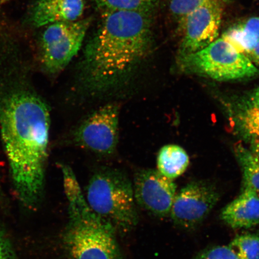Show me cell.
Returning <instances> with one entry per match:
<instances>
[{"label": "cell", "instance_id": "ffe728a7", "mask_svg": "<svg viewBox=\"0 0 259 259\" xmlns=\"http://www.w3.org/2000/svg\"><path fill=\"white\" fill-rule=\"evenodd\" d=\"M0 259H18L7 235L0 228Z\"/></svg>", "mask_w": 259, "mask_h": 259}, {"label": "cell", "instance_id": "ba28073f", "mask_svg": "<svg viewBox=\"0 0 259 259\" xmlns=\"http://www.w3.org/2000/svg\"><path fill=\"white\" fill-rule=\"evenodd\" d=\"M223 14V0H209L187 14L182 20L183 56L203 50L218 38Z\"/></svg>", "mask_w": 259, "mask_h": 259}, {"label": "cell", "instance_id": "603a6c76", "mask_svg": "<svg viewBox=\"0 0 259 259\" xmlns=\"http://www.w3.org/2000/svg\"><path fill=\"white\" fill-rule=\"evenodd\" d=\"M249 56H251L254 62L259 64V41Z\"/></svg>", "mask_w": 259, "mask_h": 259}, {"label": "cell", "instance_id": "7c38bea8", "mask_svg": "<svg viewBox=\"0 0 259 259\" xmlns=\"http://www.w3.org/2000/svg\"><path fill=\"white\" fill-rule=\"evenodd\" d=\"M221 218L234 229H248L259 224V196L244 189L238 197L222 210Z\"/></svg>", "mask_w": 259, "mask_h": 259}, {"label": "cell", "instance_id": "d6986e66", "mask_svg": "<svg viewBox=\"0 0 259 259\" xmlns=\"http://www.w3.org/2000/svg\"><path fill=\"white\" fill-rule=\"evenodd\" d=\"M193 259H239L229 246H215L207 249Z\"/></svg>", "mask_w": 259, "mask_h": 259}, {"label": "cell", "instance_id": "7402d4cb", "mask_svg": "<svg viewBox=\"0 0 259 259\" xmlns=\"http://www.w3.org/2000/svg\"><path fill=\"white\" fill-rule=\"evenodd\" d=\"M259 107V88L255 90L250 98V106Z\"/></svg>", "mask_w": 259, "mask_h": 259}, {"label": "cell", "instance_id": "e0dca14e", "mask_svg": "<svg viewBox=\"0 0 259 259\" xmlns=\"http://www.w3.org/2000/svg\"><path fill=\"white\" fill-rule=\"evenodd\" d=\"M240 120L246 134L254 139L259 138V107H249L242 113Z\"/></svg>", "mask_w": 259, "mask_h": 259}, {"label": "cell", "instance_id": "6da1fadb", "mask_svg": "<svg viewBox=\"0 0 259 259\" xmlns=\"http://www.w3.org/2000/svg\"><path fill=\"white\" fill-rule=\"evenodd\" d=\"M151 44L150 13L105 12L84 51L78 77L80 92L92 97L115 93L131 80Z\"/></svg>", "mask_w": 259, "mask_h": 259}, {"label": "cell", "instance_id": "52a82bcc", "mask_svg": "<svg viewBox=\"0 0 259 259\" xmlns=\"http://www.w3.org/2000/svg\"><path fill=\"white\" fill-rule=\"evenodd\" d=\"M119 106L109 103L93 112L77 127L74 142L102 155L114 153L119 140Z\"/></svg>", "mask_w": 259, "mask_h": 259}, {"label": "cell", "instance_id": "5bb4252c", "mask_svg": "<svg viewBox=\"0 0 259 259\" xmlns=\"http://www.w3.org/2000/svg\"><path fill=\"white\" fill-rule=\"evenodd\" d=\"M243 173L244 189H250L259 196V158L244 148L237 150Z\"/></svg>", "mask_w": 259, "mask_h": 259}, {"label": "cell", "instance_id": "4fadbf2b", "mask_svg": "<svg viewBox=\"0 0 259 259\" xmlns=\"http://www.w3.org/2000/svg\"><path fill=\"white\" fill-rule=\"evenodd\" d=\"M189 164V155L180 146L165 145L158 153L157 170L171 180L184 174Z\"/></svg>", "mask_w": 259, "mask_h": 259}, {"label": "cell", "instance_id": "8fae6325", "mask_svg": "<svg viewBox=\"0 0 259 259\" xmlns=\"http://www.w3.org/2000/svg\"><path fill=\"white\" fill-rule=\"evenodd\" d=\"M84 8V0H35L30 13L31 23L42 27L56 22L79 20Z\"/></svg>", "mask_w": 259, "mask_h": 259}, {"label": "cell", "instance_id": "9a60e30c", "mask_svg": "<svg viewBox=\"0 0 259 259\" xmlns=\"http://www.w3.org/2000/svg\"><path fill=\"white\" fill-rule=\"evenodd\" d=\"M104 12L126 11L151 13L157 0H93Z\"/></svg>", "mask_w": 259, "mask_h": 259}, {"label": "cell", "instance_id": "5b68a950", "mask_svg": "<svg viewBox=\"0 0 259 259\" xmlns=\"http://www.w3.org/2000/svg\"><path fill=\"white\" fill-rule=\"evenodd\" d=\"M183 60L189 69L218 80L245 78L258 72L250 59L223 38L202 50L183 56Z\"/></svg>", "mask_w": 259, "mask_h": 259}, {"label": "cell", "instance_id": "44dd1931", "mask_svg": "<svg viewBox=\"0 0 259 259\" xmlns=\"http://www.w3.org/2000/svg\"><path fill=\"white\" fill-rule=\"evenodd\" d=\"M247 33L259 41V18L252 17L240 24Z\"/></svg>", "mask_w": 259, "mask_h": 259}, {"label": "cell", "instance_id": "7a4b0ae2", "mask_svg": "<svg viewBox=\"0 0 259 259\" xmlns=\"http://www.w3.org/2000/svg\"><path fill=\"white\" fill-rule=\"evenodd\" d=\"M50 125L47 103L33 92L16 90L0 100V132L13 185L27 206L36 205L43 194Z\"/></svg>", "mask_w": 259, "mask_h": 259}, {"label": "cell", "instance_id": "cb8c5ba5", "mask_svg": "<svg viewBox=\"0 0 259 259\" xmlns=\"http://www.w3.org/2000/svg\"><path fill=\"white\" fill-rule=\"evenodd\" d=\"M252 153L259 158V138H254L252 142Z\"/></svg>", "mask_w": 259, "mask_h": 259}, {"label": "cell", "instance_id": "3957f363", "mask_svg": "<svg viewBox=\"0 0 259 259\" xmlns=\"http://www.w3.org/2000/svg\"><path fill=\"white\" fill-rule=\"evenodd\" d=\"M63 244L70 259H122L116 232L91 209L82 192L67 197Z\"/></svg>", "mask_w": 259, "mask_h": 259}, {"label": "cell", "instance_id": "8992f818", "mask_svg": "<svg viewBox=\"0 0 259 259\" xmlns=\"http://www.w3.org/2000/svg\"><path fill=\"white\" fill-rule=\"evenodd\" d=\"M92 19L61 22L46 26L40 40V63L45 72L63 70L78 53Z\"/></svg>", "mask_w": 259, "mask_h": 259}, {"label": "cell", "instance_id": "2e32d148", "mask_svg": "<svg viewBox=\"0 0 259 259\" xmlns=\"http://www.w3.org/2000/svg\"><path fill=\"white\" fill-rule=\"evenodd\" d=\"M229 247L239 259H259V236L257 235L236 236Z\"/></svg>", "mask_w": 259, "mask_h": 259}, {"label": "cell", "instance_id": "ac0fdd59", "mask_svg": "<svg viewBox=\"0 0 259 259\" xmlns=\"http://www.w3.org/2000/svg\"><path fill=\"white\" fill-rule=\"evenodd\" d=\"M208 1L209 0H170V11L175 16L182 20L190 12Z\"/></svg>", "mask_w": 259, "mask_h": 259}, {"label": "cell", "instance_id": "30bf717a", "mask_svg": "<svg viewBox=\"0 0 259 259\" xmlns=\"http://www.w3.org/2000/svg\"><path fill=\"white\" fill-rule=\"evenodd\" d=\"M133 187L135 201L141 208L159 218L170 214L177 194L173 180L157 170L142 169L135 174Z\"/></svg>", "mask_w": 259, "mask_h": 259}, {"label": "cell", "instance_id": "277c9868", "mask_svg": "<svg viewBox=\"0 0 259 259\" xmlns=\"http://www.w3.org/2000/svg\"><path fill=\"white\" fill-rule=\"evenodd\" d=\"M86 200L93 212L116 233L125 234L138 225L133 183L120 170L111 168L97 170L87 185Z\"/></svg>", "mask_w": 259, "mask_h": 259}, {"label": "cell", "instance_id": "9c48e42d", "mask_svg": "<svg viewBox=\"0 0 259 259\" xmlns=\"http://www.w3.org/2000/svg\"><path fill=\"white\" fill-rule=\"evenodd\" d=\"M219 199V193L208 183L188 184L175 197L170 212L171 218L182 228H194L205 219Z\"/></svg>", "mask_w": 259, "mask_h": 259}]
</instances>
